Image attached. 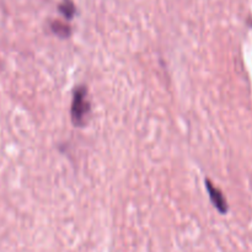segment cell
Listing matches in <instances>:
<instances>
[{"instance_id":"4","label":"cell","mask_w":252,"mask_h":252,"mask_svg":"<svg viewBox=\"0 0 252 252\" xmlns=\"http://www.w3.org/2000/svg\"><path fill=\"white\" fill-rule=\"evenodd\" d=\"M61 14L65 16V19H71L75 15V6L70 0H64L61 5L58 6Z\"/></svg>"},{"instance_id":"2","label":"cell","mask_w":252,"mask_h":252,"mask_svg":"<svg viewBox=\"0 0 252 252\" xmlns=\"http://www.w3.org/2000/svg\"><path fill=\"white\" fill-rule=\"evenodd\" d=\"M206 189L209 194V198H211L212 203H213V206L216 207L221 214H225L226 212H228V203H226V199L225 197L223 196V193H221V192L219 191V189H217V187L214 186L209 180H207L206 181Z\"/></svg>"},{"instance_id":"1","label":"cell","mask_w":252,"mask_h":252,"mask_svg":"<svg viewBox=\"0 0 252 252\" xmlns=\"http://www.w3.org/2000/svg\"><path fill=\"white\" fill-rule=\"evenodd\" d=\"M71 121L76 127H83L88 122L90 113V102L88 98V89L85 86H79L75 89L71 102Z\"/></svg>"},{"instance_id":"3","label":"cell","mask_w":252,"mask_h":252,"mask_svg":"<svg viewBox=\"0 0 252 252\" xmlns=\"http://www.w3.org/2000/svg\"><path fill=\"white\" fill-rule=\"evenodd\" d=\"M51 29H52V31L57 34V36L62 37V38H66V37L70 36V27L61 21L52 22Z\"/></svg>"}]
</instances>
